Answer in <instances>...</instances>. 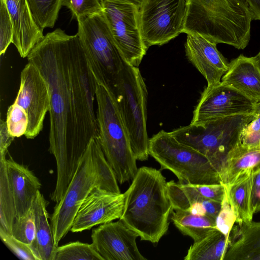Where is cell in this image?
Returning a JSON list of instances; mask_svg holds the SVG:
<instances>
[{
  "mask_svg": "<svg viewBox=\"0 0 260 260\" xmlns=\"http://www.w3.org/2000/svg\"><path fill=\"white\" fill-rule=\"evenodd\" d=\"M47 82L50 93L49 151L57 179L52 196H63L88 145L98 139L95 81L76 34L47 33L27 57Z\"/></svg>",
  "mask_w": 260,
  "mask_h": 260,
  "instance_id": "1",
  "label": "cell"
},
{
  "mask_svg": "<svg viewBox=\"0 0 260 260\" xmlns=\"http://www.w3.org/2000/svg\"><path fill=\"white\" fill-rule=\"evenodd\" d=\"M124 194V205L119 219L141 240L158 242L168 231L172 211L165 177L154 168H140Z\"/></svg>",
  "mask_w": 260,
  "mask_h": 260,
  "instance_id": "2",
  "label": "cell"
},
{
  "mask_svg": "<svg viewBox=\"0 0 260 260\" xmlns=\"http://www.w3.org/2000/svg\"><path fill=\"white\" fill-rule=\"evenodd\" d=\"M252 20L245 0H188L183 32L244 49L250 41Z\"/></svg>",
  "mask_w": 260,
  "mask_h": 260,
  "instance_id": "3",
  "label": "cell"
},
{
  "mask_svg": "<svg viewBox=\"0 0 260 260\" xmlns=\"http://www.w3.org/2000/svg\"><path fill=\"white\" fill-rule=\"evenodd\" d=\"M95 97L98 139L117 181L123 184L133 180L136 175L137 159L113 94L96 83Z\"/></svg>",
  "mask_w": 260,
  "mask_h": 260,
  "instance_id": "4",
  "label": "cell"
},
{
  "mask_svg": "<svg viewBox=\"0 0 260 260\" xmlns=\"http://www.w3.org/2000/svg\"><path fill=\"white\" fill-rule=\"evenodd\" d=\"M253 117L254 113L237 115L190 123L170 133L179 142L207 157L220 173L228 155L240 143L244 127Z\"/></svg>",
  "mask_w": 260,
  "mask_h": 260,
  "instance_id": "5",
  "label": "cell"
},
{
  "mask_svg": "<svg viewBox=\"0 0 260 260\" xmlns=\"http://www.w3.org/2000/svg\"><path fill=\"white\" fill-rule=\"evenodd\" d=\"M111 91L136 159L147 160L149 155L146 127L148 91L139 68L124 61L118 80Z\"/></svg>",
  "mask_w": 260,
  "mask_h": 260,
  "instance_id": "6",
  "label": "cell"
},
{
  "mask_svg": "<svg viewBox=\"0 0 260 260\" xmlns=\"http://www.w3.org/2000/svg\"><path fill=\"white\" fill-rule=\"evenodd\" d=\"M149 154L178 178L189 184L221 183L219 172L205 155L161 130L149 139Z\"/></svg>",
  "mask_w": 260,
  "mask_h": 260,
  "instance_id": "7",
  "label": "cell"
},
{
  "mask_svg": "<svg viewBox=\"0 0 260 260\" xmlns=\"http://www.w3.org/2000/svg\"><path fill=\"white\" fill-rule=\"evenodd\" d=\"M77 22V34L95 82L112 91L122 71L124 60L103 12L79 19Z\"/></svg>",
  "mask_w": 260,
  "mask_h": 260,
  "instance_id": "8",
  "label": "cell"
},
{
  "mask_svg": "<svg viewBox=\"0 0 260 260\" xmlns=\"http://www.w3.org/2000/svg\"><path fill=\"white\" fill-rule=\"evenodd\" d=\"M41 187L29 169L10 157H0V228L11 234L14 219L31 208Z\"/></svg>",
  "mask_w": 260,
  "mask_h": 260,
  "instance_id": "9",
  "label": "cell"
},
{
  "mask_svg": "<svg viewBox=\"0 0 260 260\" xmlns=\"http://www.w3.org/2000/svg\"><path fill=\"white\" fill-rule=\"evenodd\" d=\"M100 180L93 157L90 142L67 190L57 203L50 219L54 243L60 241L71 230L73 222L83 201Z\"/></svg>",
  "mask_w": 260,
  "mask_h": 260,
  "instance_id": "10",
  "label": "cell"
},
{
  "mask_svg": "<svg viewBox=\"0 0 260 260\" xmlns=\"http://www.w3.org/2000/svg\"><path fill=\"white\" fill-rule=\"evenodd\" d=\"M188 0H142L139 8L142 36L146 46H161L183 32Z\"/></svg>",
  "mask_w": 260,
  "mask_h": 260,
  "instance_id": "11",
  "label": "cell"
},
{
  "mask_svg": "<svg viewBox=\"0 0 260 260\" xmlns=\"http://www.w3.org/2000/svg\"><path fill=\"white\" fill-rule=\"evenodd\" d=\"M101 1L103 13L123 59L138 67L148 49L141 34L139 8L125 2Z\"/></svg>",
  "mask_w": 260,
  "mask_h": 260,
  "instance_id": "12",
  "label": "cell"
},
{
  "mask_svg": "<svg viewBox=\"0 0 260 260\" xmlns=\"http://www.w3.org/2000/svg\"><path fill=\"white\" fill-rule=\"evenodd\" d=\"M256 103L222 82L208 86L193 112L191 124L237 115L252 114Z\"/></svg>",
  "mask_w": 260,
  "mask_h": 260,
  "instance_id": "13",
  "label": "cell"
},
{
  "mask_svg": "<svg viewBox=\"0 0 260 260\" xmlns=\"http://www.w3.org/2000/svg\"><path fill=\"white\" fill-rule=\"evenodd\" d=\"M15 103L27 113L28 126L24 136L35 138L43 127L46 115L50 108L49 86L38 69L28 62L20 74L19 89Z\"/></svg>",
  "mask_w": 260,
  "mask_h": 260,
  "instance_id": "14",
  "label": "cell"
},
{
  "mask_svg": "<svg viewBox=\"0 0 260 260\" xmlns=\"http://www.w3.org/2000/svg\"><path fill=\"white\" fill-rule=\"evenodd\" d=\"M92 244L104 260H145L138 248V235L120 219L92 230Z\"/></svg>",
  "mask_w": 260,
  "mask_h": 260,
  "instance_id": "15",
  "label": "cell"
},
{
  "mask_svg": "<svg viewBox=\"0 0 260 260\" xmlns=\"http://www.w3.org/2000/svg\"><path fill=\"white\" fill-rule=\"evenodd\" d=\"M124 193L94 187L83 201L73 222V233L89 230L95 225L119 219L122 214Z\"/></svg>",
  "mask_w": 260,
  "mask_h": 260,
  "instance_id": "16",
  "label": "cell"
},
{
  "mask_svg": "<svg viewBox=\"0 0 260 260\" xmlns=\"http://www.w3.org/2000/svg\"><path fill=\"white\" fill-rule=\"evenodd\" d=\"M185 43L188 60L206 80L208 86L220 82L230 62L217 48V44L197 34H188Z\"/></svg>",
  "mask_w": 260,
  "mask_h": 260,
  "instance_id": "17",
  "label": "cell"
},
{
  "mask_svg": "<svg viewBox=\"0 0 260 260\" xmlns=\"http://www.w3.org/2000/svg\"><path fill=\"white\" fill-rule=\"evenodd\" d=\"M5 1L14 26L12 43L21 57H27L43 39V30L35 21L26 0Z\"/></svg>",
  "mask_w": 260,
  "mask_h": 260,
  "instance_id": "18",
  "label": "cell"
},
{
  "mask_svg": "<svg viewBox=\"0 0 260 260\" xmlns=\"http://www.w3.org/2000/svg\"><path fill=\"white\" fill-rule=\"evenodd\" d=\"M255 103L260 102V62L256 56L233 59L221 80Z\"/></svg>",
  "mask_w": 260,
  "mask_h": 260,
  "instance_id": "19",
  "label": "cell"
},
{
  "mask_svg": "<svg viewBox=\"0 0 260 260\" xmlns=\"http://www.w3.org/2000/svg\"><path fill=\"white\" fill-rule=\"evenodd\" d=\"M231 232L223 260H260V221L238 224Z\"/></svg>",
  "mask_w": 260,
  "mask_h": 260,
  "instance_id": "20",
  "label": "cell"
},
{
  "mask_svg": "<svg viewBox=\"0 0 260 260\" xmlns=\"http://www.w3.org/2000/svg\"><path fill=\"white\" fill-rule=\"evenodd\" d=\"M32 207L35 237L30 246L38 260H54L58 245L54 243L52 230L48 221L46 202L40 190Z\"/></svg>",
  "mask_w": 260,
  "mask_h": 260,
  "instance_id": "21",
  "label": "cell"
},
{
  "mask_svg": "<svg viewBox=\"0 0 260 260\" xmlns=\"http://www.w3.org/2000/svg\"><path fill=\"white\" fill-rule=\"evenodd\" d=\"M259 170L260 149L246 148L239 143L230 152L222 166L219 173L221 183L228 184L241 175Z\"/></svg>",
  "mask_w": 260,
  "mask_h": 260,
  "instance_id": "22",
  "label": "cell"
},
{
  "mask_svg": "<svg viewBox=\"0 0 260 260\" xmlns=\"http://www.w3.org/2000/svg\"><path fill=\"white\" fill-rule=\"evenodd\" d=\"M253 173L243 174L231 183L223 184L238 224L252 220L251 194Z\"/></svg>",
  "mask_w": 260,
  "mask_h": 260,
  "instance_id": "23",
  "label": "cell"
},
{
  "mask_svg": "<svg viewBox=\"0 0 260 260\" xmlns=\"http://www.w3.org/2000/svg\"><path fill=\"white\" fill-rule=\"evenodd\" d=\"M229 238L215 229L189 248L184 260H223Z\"/></svg>",
  "mask_w": 260,
  "mask_h": 260,
  "instance_id": "24",
  "label": "cell"
},
{
  "mask_svg": "<svg viewBox=\"0 0 260 260\" xmlns=\"http://www.w3.org/2000/svg\"><path fill=\"white\" fill-rule=\"evenodd\" d=\"M171 219L182 234L191 237L194 242L217 229L215 219L207 215H194L186 211L175 210Z\"/></svg>",
  "mask_w": 260,
  "mask_h": 260,
  "instance_id": "25",
  "label": "cell"
},
{
  "mask_svg": "<svg viewBox=\"0 0 260 260\" xmlns=\"http://www.w3.org/2000/svg\"><path fill=\"white\" fill-rule=\"evenodd\" d=\"M33 18L42 30L53 28L62 6L61 0H26Z\"/></svg>",
  "mask_w": 260,
  "mask_h": 260,
  "instance_id": "26",
  "label": "cell"
},
{
  "mask_svg": "<svg viewBox=\"0 0 260 260\" xmlns=\"http://www.w3.org/2000/svg\"><path fill=\"white\" fill-rule=\"evenodd\" d=\"M90 142L93 157L100 177V188L114 193H121L115 174L106 158L98 139H92Z\"/></svg>",
  "mask_w": 260,
  "mask_h": 260,
  "instance_id": "27",
  "label": "cell"
},
{
  "mask_svg": "<svg viewBox=\"0 0 260 260\" xmlns=\"http://www.w3.org/2000/svg\"><path fill=\"white\" fill-rule=\"evenodd\" d=\"M104 260L92 244L72 242L58 246L54 260Z\"/></svg>",
  "mask_w": 260,
  "mask_h": 260,
  "instance_id": "28",
  "label": "cell"
},
{
  "mask_svg": "<svg viewBox=\"0 0 260 260\" xmlns=\"http://www.w3.org/2000/svg\"><path fill=\"white\" fill-rule=\"evenodd\" d=\"M11 235L16 239L30 245L35 237V223L32 207L24 215L15 218Z\"/></svg>",
  "mask_w": 260,
  "mask_h": 260,
  "instance_id": "29",
  "label": "cell"
},
{
  "mask_svg": "<svg viewBox=\"0 0 260 260\" xmlns=\"http://www.w3.org/2000/svg\"><path fill=\"white\" fill-rule=\"evenodd\" d=\"M6 124L9 134L14 138L25 135L28 126V117L24 109L14 103L8 109Z\"/></svg>",
  "mask_w": 260,
  "mask_h": 260,
  "instance_id": "30",
  "label": "cell"
},
{
  "mask_svg": "<svg viewBox=\"0 0 260 260\" xmlns=\"http://www.w3.org/2000/svg\"><path fill=\"white\" fill-rule=\"evenodd\" d=\"M61 4L70 10L72 17L77 20L103 12L101 0H61Z\"/></svg>",
  "mask_w": 260,
  "mask_h": 260,
  "instance_id": "31",
  "label": "cell"
},
{
  "mask_svg": "<svg viewBox=\"0 0 260 260\" xmlns=\"http://www.w3.org/2000/svg\"><path fill=\"white\" fill-rule=\"evenodd\" d=\"M240 144L246 148L260 149V102L256 104L253 119L242 131Z\"/></svg>",
  "mask_w": 260,
  "mask_h": 260,
  "instance_id": "32",
  "label": "cell"
},
{
  "mask_svg": "<svg viewBox=\"0 0 260 260\" xmlns=\"http://www.w3.org/2000/svg\"><path fill=\"white\" fill-rule=\"evenodd\" d=\"M14 34L13 24L5 0L0 3V55L4 54L11 43Z\"/></svg>",
  "mask_w": 260,
  "mask_h": 260,
  "instance_id": "33",
  "label": "cell"
},
{
  "mask_svg": "<svg viewBox=\"0 0 260 260\" xmlns=\"http://www.w3.org/2000/svg\"><path fill=\"white\" fill-rule=\"evenodd\" d=\"M235 222V215L225 189L221 207L215 218L216 228L229 238Z\"/></svg>",
  "mask_w": 260,
  "mask_h": 260,
  "instance_id": "34",
  "label": "cell"
},
{
  "mask_svg": "<svg viewBox=\"0 0 260 260\" xmlns=\"http://www.w3.org/2000/svg\"><path fill=\"white\" fill-rule=\"evenodd\" d=\"M0 238L8 248L19 258L38 260L29 245L19 241L1 229Z\"/></svg>",
  "mask_w": 260,
  "mask_h": 260,
  "instance_id": "35",
  "label": "cell"
},
{
  "mask_svg": "<svg viewBox=\"0 0 260 260\" xmlns=\"http://www.w3.org/2000/svg\"><path fill=\"white\" fill-rule=\"evenodd\" d=\"M193 185L203 198L221 202L225 192V188L223 184Z\"/></svg>",
  "mask_w": 260,
  "mask_h": 260,
  "instance_id": "36",
  "label": "cell"
},
{
  "mask_svg": "<svg viewBox=\"0 0 260 260\" xmlns=\"http://www.w3.org/2000/svg\"><path fill=\"white\" fill-rule=\"evenodd\" d=\"M251 199L253 213L260 212V170L253 174Z\"/></svg>",
  "mask_w": 260,
  "mask_h": 260,
  "instance_id": "37",
  "label": "cell"
},
{
  "mask_svg": "<svg viewBox=\"0 0 260 260\" xmlns=\"http://www.w3.org/2000/svg\"><path fill=\"white\" fill-rule=\"evenodd\" d=\"M14 137L8 132L6 121L1 120L0 123V157H6L8 149Z\"/></svg>",
  "mask_w": 260,
  "mask_h": 260,
  "instance_id": "38",
  "label": "cell"
},
{
  "mask_svg": "<svg viewBox=\"0 0 260 260\" xmlns=\"http://www.w3.org/2000/svg\"><path fill=\"white\" fill-rule=\"evenodd\" d=\"M251 12L252 19L260 20V0H245Z\"/></svg>",
  "mask_w": 260,
  "mask_h": 260,
  "instance_id": "39",
  "label": "cell"
},
{
  "mask_svg": "<svg viewBox=\"0 0 260 260\" xmlns=\"http://www.w3.org/2000/svg\"><path fill=\"white\" fill-rule=\"evenodd\" d=\"M133 4L139 8L142 0H116Z\"/></svg>",
  "mask_w": 260,
  "mask_h": 260,
  "instance_id": "40",
  "label": "cell"
},
{
  "mask_svg": "<svg viewBox=\"0 0 260 260\" xmlns=\"http://www.w3.org/2000/svg\"><path fill=\"white\" fill-rule=\"evenodd\" d=\"M256 56L257 57V58H258L259 59V61L260 62V51L259 52V53L257 54V55H256Z\"/></svg>",
  "mask_w": 260,
  "mask_h": 260,
  "instance_id": "41",
  "label": "cell"
}]
</instances>
